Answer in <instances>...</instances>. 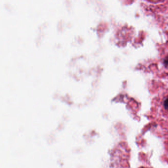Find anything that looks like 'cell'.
Segmentation results:
<instances>
[{
    "instance_id": "6da1fadb",
    "label": "cell",
    "mask_w": 168,
    "mask_h": 168,
    "mask_svg": "<svg viewBox=\"0 0 168 168\" xmlns=\"http://www.w3.org/2000/svg\"><path fill=\"white\" fill-rule=\"evenodd\" d=\"M164 107L166 109L168 110V99H167L164 103Z\"/></svg>"
},
{
    "instance_id": "7a4b0ae2",
    "label": "cell",
    "mask_w": 168,
    "mask_h": 168,
    "mask_svg": "<svg viewBox=\"0 0 168 168\" xmlns=\"http://www.w3.org/2000/svg\"><path fill=\"white\" fill-rule=\"evenodd\" d=\"M164 62H165V63L167 65H168V57L167 59H166V60H165Z\"/></svg>"
}]
</instances>
